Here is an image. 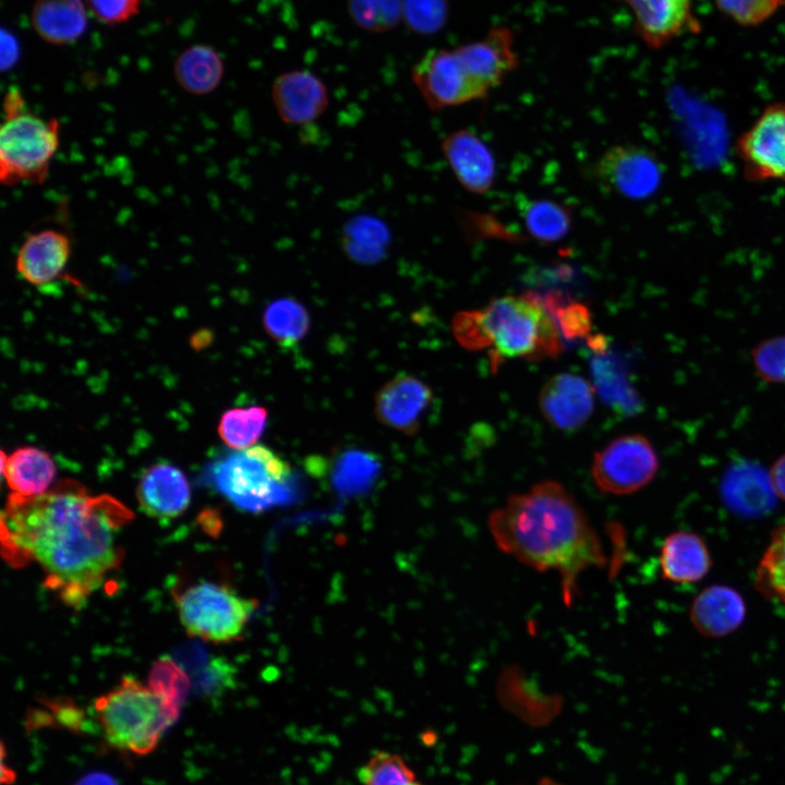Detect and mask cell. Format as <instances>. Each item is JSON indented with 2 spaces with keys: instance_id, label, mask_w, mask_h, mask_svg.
I'll use <instances>...</instances> for the list:
<instances>
[{
  "instance_id": "obj_33",
  "label": "cell",
  "mask_w": 785,
  "mask_h": 785,
  "mask_svg": "<svg viewBox=\"0 0 785 785\" xmlns=\"http://www.w3.org/2000/svg\"><path fill=\"white\" fill-rule=\"evenodd\" d=\"M348 13L360 28L383 33L402 21V0H348Z\"/></svg>"
},
{
  "instance_id": "obj_5",
  "label": "cell",
  "mask_w": 785,
  "mask_h": 785,
  "mask_svg": "<svg viewBox=\"0 0 785 785\" xmlns=\"http://www.w3.org/2000/svg\"><path fill=\"white\" fill-rule=\"evenodd\" d=\"M95 710L106 740L136 754L153 751L180 714L148 685L132 677H124L99 697Z\"/></svg>"
},
{
  "instance_id": "obj_44",
  "label": "cell",
  "mask_w": 785,
  "mask_h": 785,
  "mask_svg": "<svg viewBox=\"0 0 785 785\" xmlns=\"http://www.w3.org/2000/svg\"><path fill=\"white\" fill-rule=\"evenodd\" d=\"M1 783L11 784L15 780V773L10 766L5 765L3 758H1Z\"/></svg>"
},
{
  "instance_id": "obj_20",
  "label": "cell",
  "mask_w": 785,
  "mask_h": 785,
  "mask_svg": "<svg viewBox=\"0 0 785 785\" xmlns=\"http://www.w3.org/2000/svg\"><path fill=\"white\" fill-rule=\"evenodd\" d=\"M746 613V603L739 592L728 585L714 584L695 597L689 618L700 635L721 638L738 629Z\"/></svg>"
},
{
  "instance_id": "obj_26",
  "label": "cell",
  "mask_w": 785,
  "mask_h": 785,
  "mask_svg": "<svg viewBox=\"0 0 785 785\" xmlns=\"http://www.w3.org/2000/svg\"><path fill=\"white\" fill-rule=\"evenodd\" d=\"M225 64L216 49L196 44L184 49L173 64L177 84L188 94L203 96L213 93L221 83Z\"/></svg>"
},
{
  "instance_id": "obj_24",
  "label": "cell",
  "mask_w": 785,
  "mask_h": 785,
  "mask_svg": "<svg viewBox=\"0 0 785 785\" xmlns=\"http://www.w3.org/2000/svg\"><path fill=\"white\" fill-rule=\"evenodd\" d=\"M31 22L44 41L62 46L83 36L87 28V13L82 0H36Z\"/></svg>"
},
{
  "instance_id": "obj_11",
  "label": "cell",
  "mask_w": 785,
  "mask_h": 785,
  "mask_svg": "<svg viewBox=\"0 0 785 785\" xmlns=\"http://www.w3.org/2000/svg\"><path fill=\"white\" fill-rule=\"evenodd\" d=\"M595 174L612 192L632 201L652 196L664 178L663 165L654 152L635 144L606 149L595 165Z\"/></svg>"
},
{
  "instance_id": "obj_14",
  "label": "cell",
  "mask_w": 785,
  "mask_h": 785,
  "mask_svg": "<svg viewBox=\"0 0 785 785\" xmlns=\"http://www.w3.org/2000/svg\"><path fill=\"white\" fill-rule=\"evenodd\" d=\"M433 402L432 389L418 377L398 374L376 394L375 414L386 426L415 433Z\"/></svg>"
},
{
  "instance_id": "obj_45",
  "label": "cell",
  "mask_w": 785,
  "mask_h": 785,
  "mask_svg": "<svg viewBox=\"0 0 785 785\" xmlns=\"http://www.w3.org/2000/svg\"><path fill=\"white\" fill-rule=\"evenodd\" d=\"M200 335H201L200 337H197L196 334L193 336V338H192V346H193V347H195L196 343L198 342V345H197L196 348H200V347L202 348V347L206 346V345L209 342L210 337H209V333H208V331H201Z\"/></svg>"
},
{
  "instance_id": "obj_38",
  "label": "cell",
  "mask_w": 785,
  "mask_h": 785,
  "mask_svg": "<svg viewBox=\"0 0 785 785\" xmlns=\"http://www.w3.org/2000/svg\"><path fill=\"white\" fill-rule=\"evenodd\" d=\"M717 8L742 26H756L775 14L785 0H714Z\"/></svg>"
},
{
  "instance_id": "obj_6",
  "label": "cell",
  "mask_w": 785,
  "mask_h": 785,
  "mask_svg": "<svg viewBox=\"0 0 785 785\" xmlns=\"http://www.w3.org/2000/svg\"><path fill=\"white\" fill-rule=\"evenodd\" d=\"M60 145V122L44 119L26 107L3 113L0 129V181L4 186L46 182Z\"/></svg>"
},
{
  "instance_id": "obj_18",
  "label": "cell",
  "mask_w": 785,
  "mask_h": 785,
  "mask_svg": "<svg viewBox=\"0 0 785 785\" xmlns=\"http://www.w3.org/2000/svg\"><path fill=\"white\" fill-rule=\"evenodd\" d=\"M627 4L638 36L647 46L657 49L685 32H696L691 0H618Z\"/></svg>"
},
{
  "instance_id": "obj_9",
  "label": "cell",
  "mask_w": 785,
  "mask_h": 785,
  "mask_svg": "<svg viewBox=\"0 0 785 785\" xmlns=\"http://www.w3.org/2000/svg\"><path fill=\"white\" fill-rule=\"evenodd\" d=\"M735 153L747 181L785 184V101L763 108L737 138Z\"/></svg>"
},
{
  "instance_id": "obj_46",
  "label": "cell",
  "mask_w": 785,
  "mask_h": 785,
  "mask_svg": "<svg viewBox=\"0 0 785 785\" xmlns=\"http://www.w3.org/2000/svg\"><path fill=\"white\" fill-rule=\"evenodd\" d=\"M538 785H563V784L551 777H543L539 781Z\"/></svg>"
},
{
  "instance_id": "obj_12",
  "label": "cell",
  "mask_w": 785,
  "mask_h": 785,
  "mask_svg": "<svg viewBox=\"0 0 785 785\" xmlns=\"http://www.w3.org/2000/svg\"><path fill=\"white\" fill-rule=\"evenodd\" d=\"M271 101L279 119L288 125H306L328 108L324 81L306 69L279 74L271 85Z\"/></svg>"
},
{
  "instance_id": "obj_28",
  "label": "cell",
  "mask_w": 785,
  "mask_h": 785,
  "mask_svg": "<svg viewBox=\"0 0 785 785\" xmlns=\"http://www.w3.org/2000/svg\"><path fill=\"white\" fill-rule=\"evenodd\" d=\"M518 210L528 232L536 240L553 243L567 235L571 228L570 210L552 200L528 198L518 200Z\"/></svg>"
},
{
  "instance_id": "obj_21",
  "label": "cell",
  "mask_w": 785,
  "mask_h": 785,
  "mask_svg": "<svg viewBox=\"0 0 785 785\" xmlns=\"http://www.w3.org/2000/svg\"><path fill=\"white\" fill-rule=\"evenodd\" d=\"M721 491L725 505L746 517L766 514L777 496L770 474L753 462L733 464L723 478Z\"/></svg>"
},
{
  "instance_id": "obj_42",
  "label": "cell",
  "mask_w": 785,
  "mask_h": 785,
  "mask_svg": "<svg viewBox=\"0 0 785 785\" xmlns=\"http://www.w3.org/2000/svg\"><path fill=\"white\" fill-rule=\"evenodd\" d=\"M770 478L776 495L785 499V455L775 461Z\"/></svg>"
},
{
  "instance_id": "obj_15",
  "label": "cell",
  "mask_w": 785,
  "mask_h": 785,
  "mask_svg": "<svg viewBox=\"0 0 785 785\" xmlns=\"http://www.w3.org/2000/svg\"><path fill=\"white\" fill-rule=\"evenodd\" d=\"M540 410L548 423L561 431H575L591 418L594 388L582 376L559 373L541 388Z\"/></svg>"
},
{
  "instance_id": "obj_3",
  "label": "cell",
  "mask_w": 785,
  "mask_h": 785,
  "mask_svg": "<svg viewBox=\"0 0 785 785\" xmlns=\"http://www.w3.org/2000/svg\"><path fill=\"white\" fill-rule=\"evenodd\" d=\"M452 331L466 349H488L494 365L503 359L556 358L563 349L551 311L533 294L504 295L462 311L454 316Z\"/></svg>"
},
{
  "instance_id": "obj_35",
  "label": "cell",
  "mask_w": 785,
  "mask_h": 785,
  "mask_svg": "<svg viewBox=\"0 0 785 785\" xmlns=\"http://www.w3.org/2000/svg\"><path fill=\"white\" fill-rule=\"evenodd\" d=\"M362 785H423L404 760L388 751L374 754L359 771Z\"/></svg>"
},
{
  "instance_id": "obj_2",
  "label": "cell",
  "mask_w": 785,
  "mask_h": 785,
  "mask_svg": "<svg viewBox=\"0 0 785 785\" xmlns=\"http://www.w3.org/2000/svg\"><path fill=\"white\" fill-rule=\"evenodd\" d=\"M487 523L499 550L533 569L559 573L568 606L579 575L606 564L597 533L558 482L543 481L528 492L509 496L503 507L490 514Z\"/></svg>"
},
{
  "instance_id": "obj_23",
  "label": "cell",
  "mask_w": 785,
  "mask_h": 785,
  "mask_svg": "<svg viewBox=\"0 0 785 785\" xmlns=\"http://www.w3.org/2000/svg\"><path fill=\"white\" fill-rule=\"evenodd\" d=\"M171 657L189 675L192 689L198 696L217 698L234 686V666L224 657L210 655L198 642L177 648Z\"/></svg>"
},
{
  "instance_id": "obj_30",
  "label": "cell",
  "mask_w": 785,
  "mask_h": 785,
  "mask_svg": "<svg viewBox=\"0 0 785 785\" xmlns=\"http://www.w3.org/2000/svg\"><path fill=\"white\" fill-rule=\"evenodd\" d=\"M310 323L304 305L292 298L273 301L263 315L265 330L281 347H292L302 340L309 331Z\"/></svg>"
},
{
  "instance_id": "obj_41",
  "label": "cell",
  "mask_w": 785,
  "mask_h": 785,
  "mask_svg": "<svg viewBox=\"0 0 785 785\" xmlns=\"http://www.w3.org/2000/svg\"><path fill=\"white\" fill-rule=\"evenodd\" d=\"M47 706L50 709L48 715H52L61 726L75 732L83 729L84 713L78 706L70 701H51Z\"/></svg>"
},
{
  "instance_id": "obj_31",
  "label": "cell",
  "mask_w": 785,
  "mask_h": 785,
  "mask_svg": "<svg viewBox=\"0 0 785 785\" xmlns=\"http://www.w3.org/2000/svg\"><path fill=\"white\" fill-rule=\"evenodd\" d=\"M268 413L264 407L251 406L226 411L218 424V434L226 445L240 450L252 447L267 425Z\"/></svg>"
},
{
  "instance_id": "obj_34",
  "label": "cell",
  "mask_w": 785,
  "mask_h": 785,
  "mask_svg": "<svg viewBox=\"0 0 785 785\" xmlns=\"http://www.w3.org/2000/svg\"><path fill=\"white\" fill-rule=\"evenodd\" d=\"M148 686L178 711L192 689L189 675L171 656H162L153 665Z\"/></svg>"
},
{
  "instance_id": "obj_29",
  "label": "cell",
  "mask_w": 785,
  "mask_h": 785,
  "mask_svg": "<svg viewBox=\"0 0 785 785\" xmlns=\"http://www.w3.org/2000/svg\"><path fill=\"white\" fill-rule=\"evenodd\" d=\"M382 472L376 455L362 449H348L338 455L331 469L335 488L348 496L366 493Z\"/></svg>"
},
{
  "instance_id": "obj_10",
  "label": "cell",
  "mask_w": 785,
  "mask_h": 785,
  "mask_svg": "<svg viewBox=\"0 0 785 785\" xmlns=\"http://www.w3.org/2000/svg\"><path fill=\"white\" fill-rule=\"evenodd\" d=\"M411 77L431 110L460 106L487 95L472 80L455 48L426 51L413 65Z\"/></svg>"
},
{
  "instance_id": "obj_8",
  "label": "cell",
  "mask_w": 785,
  "mask_h": 785,
  "mask_svg": "<svg viewBox=\"0 0 785 785\" xmlns=\"http://www.w3.org/2000/svg\"><path fill=\"white\" fill-rule=\"evenodd\" d=\"M657 468L652 444L642 435L628 434L613 439L594 455L592 475L601 491L627 495L649 484Z\"/></svg>"
},
{
  "instance_id": "obj_39",
  "label": "cell",
  "mask_w": 785,
  "mask_h": 785,
  "mask_svg": "<svg viewBox=\"0 0 785 785\" xmlns=\"http://www.w3.org/2000/svg\"><path fill=\"white\" fill-rule=\"evenodd\" d=\"M101 23L114 25L129 21L140 9L141 0H85Z\"/></svg>"
},
{
  "instance_id": "obj_22",
  "label": "cell",
  "mask_w": 785,
  "mask_h": 785,
  "mask_svg": "<svg viewBox=\"0 0 785 785\" xmlns=\"http://www.w3.org/2000/svg\"><path fill=\"white\" fill-rule=\"evenodd\" d=\"M664 579L674 583H693L711 568V555L704 541L693 532L676 531L665 540L660 552Z\"/></svg>"
},
{
  "instance_id": "obj_43",
  "label": "cell",
  "mask_w": 785,
  "mask_h": 785,
  "mask_svg": "<svg viewBox=\"0 0 785 785\" xmlns=\"http://www.w3.org/2000/svg\"><path fill=\"white\" fill-rule=\"evenodd\" d=\"M74 785H119V783L110 774L93 772L81 777Z\"/></svg>"
},
{
  "instance_id": "obj_19",
  "label": "cell",
  "mask_w": 785,
  "mask_h": 785,
  "mask_svg": "<svg viewBox=\"0 0 785 785\" xmlns=\"http://www.w3.org/2000/svg\"><path fill=\"white\" fill-rule=\"evenodd\" d=\"M136 495L140 507L146 515L168 520L178 517L188 508L191 488L180 469L159 462L142 474Z\"/></svg>"
},
{
  "instance_id": "obj_25",
  "label": "cell",
  "mask_w": 785,
  "mask_h": 785,
  "mask_svg": "<svg viewBox=\"0 0 785 785\" xmlns=\"http://www.w3.org/2000/svg\"><path fill=\"white\" fill-rule=\"evenodd\" d=\"M2 474L14 494L36 496L46 493L56 476L50 455L37 447L15 449L10 456L1 452Z\"/></svg>"
},
{
  "instance_id": "obj_16",
  "label": "cell",
  "mask_w": 785,
  "mask_h": 785,
  "mask_svg": "<svg viewBox=\"0 0 785 785\" xmlns=\"http://www.w3.org/2000/svg\"><path fill=\"white\" fill-rule=\"evenodd\" d=\"M72 254L70 237L56 228L28 233L15 257L17 274L28 283L41 286L59 278Z\"/></svg>"
},
{
  "instance_id": "obj_7",
  "label": "cell",
  "mask_w": 785,
  "mask_h": 785,
  "mask_svg": "<svg viewBox=\"0 0 785 785\" xmlns=\"http://www.w3.org/2000/svg\"><path fill=\"white\" fill-rule=\"evenodd\" d=\"M177 606L189 635L221 643L241 637L256 602L225 584L201 581L188 587L177 597Z\"/></svg>"
},
{
  "instance_id": "obj_1",
  "label": "cell",
  "mask_w": 785,
  "mask_h": 785,
  "mask_svg": "<svg viewBox=\"0 0 785 785\" xmlns=\"http://www.w3.org/2000/svg\"><path fill=\"white\" fill-rule=\"evenodd\" d=\"M132 512L109 495L90 496L73 480L36 496L12 493L1 518L11 564L36 561L45 583L78 607L122 559L118 536Z\"/></svg>"
},
{
  "instance_id": "obj_13",
  "label": "cell",
  "mask_w": 785,
  "mask_h": 785,
  "mask_svg": "<svg viewBox=\"0 0 785 785\" xmlns=\"http://www.w3.org/2000/svg\"><path fill=\"white\" fill-rule=\"evenodd\" d=\"M455 51L472 80L487 94L519 64L514 35L507 26H494L480 40L460 45Z\"/></svg>"
},
{
  "instance_id": "obj_40",
  "label": "cell",
  "mask_w": 785,
  "mask_h": 785,
  "mask_svg": "<svg viewBox=\"0 0 785 785\" xmlns=\"http://www.w3.org/2000/svg\"><path fill=\"white\" fill-rule=\"evenodd\" d=\"M547 307L550 311H553L551 313L559 331L565 336L577 337L584 335V333L589 330L590 315L584 305L572 303L557 309Z\"/></svg>"
},
{
  "instance_id": "obj_36",
  "label": "cell",
  "mask_w": 785,
  "mask_h": 785,
  "mask_svg": "<svg viewBox=\"0 0 785 785\" xmlns=\"http://www.w3.org/2000/svg\"><path fill=\"white\" fill-rule=\"evenodd\" d=\"M448 17L447 0H402V21L413 33L439 32Z\"/></svg>"
},
{
  "instance_id": "obj_17",
  "label": "cell",
  "mask_w": 785,
  "mask_h": 785,
  "mask_svg": "<svg viewBox=\"0 0 785 785\" xmlns=\"http://www.w3.org/2000/svg\"><path fill=\"white\" fill-rule=\"evenodd\" d=\"M440 147L454 176L467 191L481 195L493 186L496 177L494 155L474 132L454 131L444 137Z\"/></svg>"
},
{
  "instance_id": "obj_27",
  "label": "cell",
  "mask_w": 785,
  "mask_h": 785,
  "mask_svg": "<svg viewBox=\"0 0 785 785\" xmlns=\"http://www.w3.org/2000/svg\"><path fill=\"white\" fill-rule=\"evenodd\" d=\"M593 349H599L591 362L595 389L603 400L617 411L633 412L638 404L637 396L619 360L605 352L601 340L593 341Z\"/></svg>"
},
{
  "instance_id": "obj_4",
  "label": "cell",
  "mask_w": 785,
  "mask_h": 785,
  "mask_svg": "<svg viewBox=\"0 0 785 785\" xmlns=\"http://www.w3.org/2000/svg\"><path fill=\"white\" fill-rule=\"evenodd\" d=\"M207 480L231 504L250 512L286 506L300 496L299 481L289 463L263 445L214 461Z\"/></svg>"
},
{
  "instance_id": "obj_32",
  "label": "cell",
  "mask_w": 785,
  "mask_h": 785,
  "mask_svg": "<svg viewBox=\"0 0 785 785\" xmlns=\"http://www.w3.org/2000/svg\"><path fill=\"white\" fill-rule=\"evenodd\" d=\"M756 584L766 597L785 604V521L773 532L759 561Z\"/></svg>"
},
{
  "instance_id": "obj_37",
  "label": "cell",
  "mask_w": 785,
  "mask_h": 785,
  "mask_svg": "<svg viewBox=\"0 0 785 785\" xmlns=\"http://www.w3.org/2000/svg\"><path fill=\"white\" fill-rule=\"evenodd\" d=\"M752 361L763 381L785 384V336L760 342L752 350Z\"/></svg>"
}]
</instances>
